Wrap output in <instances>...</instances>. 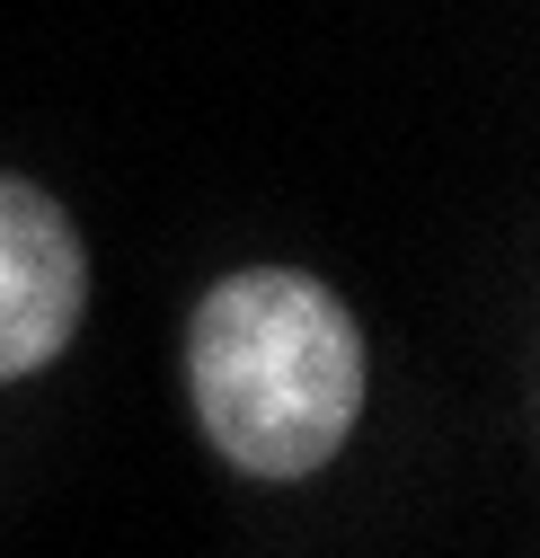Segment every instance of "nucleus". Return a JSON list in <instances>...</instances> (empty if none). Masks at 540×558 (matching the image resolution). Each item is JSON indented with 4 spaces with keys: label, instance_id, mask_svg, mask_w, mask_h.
<instances>
[{
    "label": "nucleus",
    "instance_id": "f03ea898",
    "mask_svg": "<svg viewBox=\"0 0 540 558\" xmlns=\"http://www.w3.org/2000/svg\"><path fill=\"white\" fill-rule=\"evenodd\" d=\"M89 266L62 222V204L36 195L27 178H0V381H19L62 355V337L81 328Z\"/></svg>",
    "mask_w": 540,
    "mask_h": 558
},
{
    "label": "nucleus",
    "instance_id": "f257e3e1",
    "mask_svg": "<svg viewBox=\"0 0 540 558\" xmlns=\"http://www.w3.org/2000/svg\"><path fill=\"white\" fill-rule=\"evenodd\" d=\"M195 416L257 478H310L355 435L364 337L328 284L293 266H248L205 293L186 337Z\"/></svg>",
    "mask_w": 540,
    "mask_h": 558
}]
</instances>
